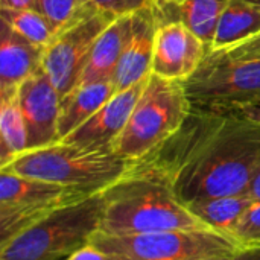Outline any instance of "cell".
<instances>
[{
  "label": "cell",
  "instance_id": "cell-1",
  "mask_svg": "<svg viewBox=\"0 0 260 260\" xmlns=\"http://www.w3.org/2000/svg\"><path fill=\"white\" fill-rule=\"evenodd\" d=\"M139 161L184 206L245 193L260 169V123L236 111L192 108L183 125Z\"/></svg>",
  "mask_w": 260,
  "mask_h": 260
},
{
  "label": "cell",
  "instance_id": "cell-2",
  "mask_svg": "<svg viewBox=\"0 0 260 260\" xmlns=\"http://www.w3.org/2000/svg\"><path fill=\"white\" fill-rule=\"evenodd\" d=\"M105 207L99 233L133 236L204 227L175 197L168 183L142 161L102 192Z\"/></svg>",
  "mask_w": 260,
  "mask_h": 260
},
{
  "label": "cell",
  "instance_id": "cell-3",
  "mask_svg": "<svg viewBox=\"0 0 260 260\" xmlns=\"http://www.w3.org/2000/svg\"><path fill=\"white\" fill-rule=\"evenodd\" d=\"M133 165L134 161L113 151H90L66 142H56L29 149L0 169L55 183L84 197H91L108 189Z\"/></svg>",
  "mask_w": 260,
  "mask_h": 260
},
{
  "label": "cell",
  "instance_id": "cell-4",
  "mask_svg": "<svg viewBox=\"0 0 260 260\" xmlns=\"http://www.w3.org/2000/svg\"><path fill=\"white\" fill-rule=\"evenodd\" d=\"M104 195L59 207L0 247V260H67L99 233Z\"/></svg>",
  "mask_w": 260,
  "mask_h": 260
},
{
  "label": "cell",
  "instance_id": "cell-5",
  "mask_svg": "<svg viewBox=\"0 0 260 260\" xmlns=\"http://www.w3.org/2000/svg\"><path fill=\"white\" fill-rule=\"evenodd\" d=\"M190 110L183 81L151 72L113 152L131 161L145 158L183 125Z\"/></svg>",
  "mask_w": 260,
  "mask_h": 260
},
{
  "label": "cell",
  "instance_id": "cell-6",
  "mask_svg": "<svg viewBox=\"0 0 260 260\" xmlns=\"http://www.w3.org/2000/svg\"><path fill=\"white\" fill-rule=\"evenodd\" d=\"M108 260H203L238 251L239 244L229 235L210 229L169 230L133 236L98 233L91 242Z\"/></svg>",
  "mask_w": 260,
  "mask_h": 260
},
{
  "label": "cell",
  "instance_id": "cell-7",
  "mask_svg": "<svg viewBox=\"0 0 260 260\" xmlns=\"http://www.w3.org/2000/svg\"><path fill=\"white\" fill-rule=\"evenodd\" d=\"M192 108L236 111L260 99V58L229 59L207 55L184 81Z\"/></svg>",
  "mask_w": 260,
  "mask_h": 260
},
{
  "label": "cell",
  "instance_id": "cell-8",
  "mask_svg": "<svg viewBox=\"0 0 260 260\" xmlns=\"http://www.w3.org/2000/svg\"><path fill=\"white\" fill-rule=\"evenodd\" d=\"M84 198L88 197L64 186L0 169V247L59 207Z\"/></svg>",
  "mask_w": 260,
  "mask_h": 260
},
{
  "label": "cell",
  "instance_id": "cell-9",
  "mask_svg": "<svg viewBox=\"0 0 260 260\" xmlns=\"http://www.w3.org/2000/svg\"><path fill=\"white\" fill-rule=\"evenodd\" d=\"M114 18L116 15L87 5L44 47L41 67L61 96L78 84L94 41Z\"/></svg>",
  "mask_w": 260,
  "mask_h": 260
},
{
  "label": "cell",
  "instance_id": "cell-10",
  "mask_svg": "<svg viewBox=\"0 0 260 260\" xmlns=\"http://www.w3.org/2000/svg\"><path fill=\"white\" fill-rule=\"evenodd\" d=\"M209 46L181 21H160L155 32L152 73L172 81L189 79L203 64Z\"/></svg>",
  "mask_w": 260,
  "mask_h": 260
},
{
  "label": "cell",
  "instance_id": "cell-11",
  "mask_svg": "<svg viewBox=\"0 0 260 260\" xmlns=\"http://www.w3.org/2000/svg\"><path fill=\"white\" fill-rule=\"evenodd\" d=\"M17 94L27 128V151L59 142L61 94L43 67L18 87Z\"/></svg>",
  "mask_w": 260,
  "mask_h": 260
},
{
  "label": "cell",
  "instance_id": "cell-12",
  "mask_svg": "<svg viewBox=\"0 0 260 260\" xmlns=\"http://www.w3.org/2000/svg\"><path fill=\"white\" fill-rule=\"evenodd\" d=\"M146 79L131 88L114 93L88 120L59 142L90 151H113L117 137L123 131L131 111L145 88Z\"/></svg>",
  "mask_w": 260,
  "mask_h": 260
},
{
  "label": "cell",
  "instance_id": "cell-13",
  "mask_svg": "<svg viewBox=\"0 0 260 260\" xmlns=\"http://www.w3.org/2000/svg\"><path fill=\"white\" fill-rule=\"evenodd\" d=\"M158 12L154 6L134 12L133 32L113 75L116 93L145 81L152 72L154 43L158 27Z\"/></svg>",
  "mask_w": 260,
  "mask_h": 260
},
{
  "label": "cell",
  "instance_id": "cell-14",
  "mask_svg": "<svg viewBox=\"0 0 260 260\" xmlns=\"http://www.w3.org/2000/svg\"><path fill=\"white\" fill-rule=\"evenodd\" d=\"M133 20L134 12L123 14L116 17L104 29V32L93 44V49L87 58V62L76 85L113 79L116 67L131 37Z\"/></svg>",
  "mask_w": 260,
  "mask_h": 260
},
{
  "label": "cell",
  "instance_id": "cell-15",
  "mask_svg": "<svg viewBox=\"0 0 260 260\" xmlns=\"http://www.w3.org/2000/svg\"><path fill=\"white\" fill-rule=\"evenodd\" d=\"M44 47L37 46L2 23L0 43V93L17 90L41 69Z\"/></svg>",
  "mask_w": 260,
  "mask_h": 260
},
{
  "label": "cell",
  "instance_id": "cell-16",
  "mask_svg": "<svg viewBox=\"0 0 260 260\" xmlns=\"http://www.w3.org/2000/svg\"><path fill=\"white\" fill-rule=\"evenodd\" d=\"M114 93L113 81H96L76 85L67 94L61 96L58 120L59 140L88 120Z\"/></svg>",
  "mask_w": 260,
  "mask_h": 260
},
{
  "label": "cell",
  "instance_id": "cell-17",
  "mask_svg": "<svg viewBox=\"0 0 260 260\" xmlns=\"http://www.w3.org/2000/svg\"><path fill=\"white\" fill-rule=\"evenodd\" d=\"M260 32V6L247 0H230L218 23L209 52L238 44Z\"/></svg>",
  "mask_w": 260,
  "mask_h": 260
},
{
  "label": "cell",
  "instance_id": "cell-18",
  "mask_svg": "<svg viewBox=\"0 0 260 260\" xmlns=\"http://www.w3.org/2000/svg\"><path fill=\"white\" fill-rule=\"evenodd\" d=\"M253 203L254 198L245 192L239 195L200 200L187 204L186 207L204 227L232 236L236 222Z\"/></svg>",
  "mask_w": 260,
  "mask_h": 260
},
{
  "label": "cell",
  "instance_id": "cell-19",
  "mask_svg": "<svg viewBox=\"0 0 260 260\" xmlns=\"http://www.w3.org/2000/svg\"><path fill=\"white\" fill-rule=\"evenodd\" d=\"M230 0H187L177 8L158 12L160 21H181L210 47L218 23Z\"/></svg>",
  "mask_w": 260,
  "mask_h": 260
},
{
  "label": "cell",
  "instance_id": "cell-20",
  "mask_svg": "<svg viewBox=\"0 0 260 260\" xmlns=\"http://www.w3.org/2000/svg\"><path fill=\"white\" fill-rule=\"evenodd\" d=\"M17 90L0 93V168H5L29 148L27 128L18 104Z\"/></svg>",
  "mask_w": 260,
  "mask_h": 260
},
{
  "label": "cell",
  "instance_id": "cell-21",
  "mask_svg": "<svg viewBox=\"0 0 260 260\" xmlns=\"http://www.w3.org/2000/svg\"><path fill=\"white\" fill-rule=\"evenodd\" d=\"M2 23L24 40L46 47L56 30L50 21L37 9H0Z\"/></svg>",
  "mask_w": 260,
  "mask_h": 260
},
{
  "label": "cell",
  "instance_id": "cell-22",
  "mask_svg": "<svg viewBox=\"0 0 260 260\" xmlns=\"http://www.w3.org/2000/svg\"><path fill=\"white\" fill-rule=\"evenodd\" d=\"M87 5L85 0H35V9L50 21L56 32L70 24Z\"/></svg>",
  "mask_w": 260,
  "mask_h": 260
},
{
  "label": "cell",
  "instance_id": "cell-23",
  "mask_svg": "<svg viewBox=\"0 0 260 260\" xmlns=\"http://www.w3.org/2000/svg\"><path fill=\"white\" fill-rule=\"evenodd\" d=\"M232 238L241 248L260 247V200H254V203L236 222Z\"/></svg>",
  "mask_w": 260,
  "mask_h": 260
},
{
  "label": "cell",
  "instance_id": "cell-24",
  "mask_svg": "<svg viewBox=\"0 0 260 260\" xmlns=\"http://www.w3.org/2000/svg\"><path fill=\"white\" fill-rule=\"evenodd\" d=\"M207 55L229 58V59H248V58H260V32L238 43L227 49L209 52Z\"/></svg>",
  "mask_w": 260,
  "mask_h": 260
},
{
  "label": "cell",
  "instance_id": "cell-25",
  "mask_svg": "<svg viewBox=\"0 0 260 260\" xmlns=\"http://www.w3.org/2000/svg\"><path fill=\"white\" fill-rule=\"evenodd\" d=\"M88 5L116 17L123 14H133L143 8L154 6V0H85Z\"/></svg>",
  "mask_w": 260,
  "mask_h": 260
},
{
  "label": "cell",
  "instance_id": "cell-26",
  "mask_svg": "<svg viewBox=\"0 0 260 260\" xmlns=\"http://www.w3.org/2000/svg\"><path fill=\"white\" fill-rule=\"evenodd\" d=\"M203 260H260V247H245L230 254L215 256Z\"/></svg>",
  "mask_w": 260,
  "mask_h": 260
},
{
  "label": "cell",
  "instance_id": "cell-27",
  "mask_svg": "<svg viewBox=\"0 0 260 260\" xmlns=\"http://www.w3.org/2000/svg\"><path fill=\"white\" fill-rule=\"evenodd\" d=\"M67 260H108V257L98 247H94L93 244H88L84 248L73 253Z\"/></svg>",
  "mask_w": 260,
  "mask_h": 260
},
{
  "label": "cell",
  "instance_id": "cell-28",
  "mask_svg": "<svg viewBox=\"0 0 260 260\" xmlns=\"http://www.w3.org/2000/svg\"><path fill=\"white\" fill-rule=\"evenodd\" d=\"M0 9H35V0H0Z\"/></svg>",
  "mask_w": 260,
  "mask_h": 260
},
{
  "label": "cell",
  "instance_id": "cell-29",
  "mask_svg": "<svg viewBox=\"0 0 260 260\" xmlns=\"http://www.w3.org/2000/svg\"><path fill=\"white\" fill-rule=\"evenodd\" d=\"M239 113L244 114V116H247L248 119H251V120L259 122L260 123V99L251 102L250 105H247V107H245L244 110H241Z\"/></svg>",
  "mask_w": 260,
  "mask_h": 260
},
{
  "label": "cell",
  "instance_id": "cell-30",
  "mask_svg": "<svg viewBox=\"0 0 260 260\" xmlns=\"http://www.w3.org/2000/svg\"><path fill=\"white\" fill-rule=\"evenodd\" d=\"M184 2H187V0H154V8L158 12H161V11L171 9V8H177V6L183 5Z\"/></svg>",
  "mask_w": 260,
  "mask_h": 260
},
{
  "label": "cell",
  "instance_id": "cell-31",
  "mask_svg": "<svg viewBox=\"0 0 260 260\" xmlns=\"http://www.w3.org/2000/svg\"><path fill=\"white\" fill-rule=\"evenodd\" d=\"M248 193L254 198V200H260V169L257 171L256 177L253 178L250 187H248Z\"/></svg>",
  "mask_w": 260,
  "mask_h": 260
},
{
  "label": "cell",
  "instance_id": "cell-32",
  "mask_svg": "<svg viewBox=\"0 0 260 260\" xmlns=\"http://www.w3.org/2000/svg\"><path fill=\"white\" fill-rule=\"evenodd\" d=\"M247 2H251V3H254V5L260 6V0H247Z\"/></svg>",
  "mask_w": 260,
  "mask_h": 260
}]
</instances>
